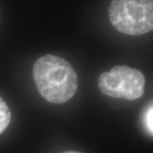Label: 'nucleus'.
Segmentation results:
<instances>
[{
    "label": "nucleus",
    "mask_w": 153,
    "mask_h": 153,
    "mask_svg": "<svg viewBox=\"0 0 153 153\" xmlns=\"http://www.w3.org/2000/svg\"><path fill=\"white\" fill-rule=\"evenodd\" d=\"M33 74L39 94L50 103H66L76 94L78 86L76 71L60 56L40 57L34 63Z\"/></svg>",
    "instance_id": "obj_1"
},
{
    "label": "nucleus",
    "mask_w": 153,
    "mask_h": 153,
    "mask_svg": "<svg viewBox=\"0 0 153 153\" xmlns=\"http://www.w3.org/2000/svg\"><path fill=\"white\" fill-rule=\"evenodd\" d=\"M146 78L141 71L127 66H117L99 76L98 87L105 95L134 100L144 94Z\"/></svg>",
    "instance_id": "obj_3"
},
{
    "label": "nucleus",
    "mask_w": 153,
    "mask_h": 153,
    "mask_svg": "<svg viewBox=\"0 0 153 153\" xmlns=\"http://www.w3.org/2000/svg\"><path fill=\"white\" fill-rule=\"evenodd\" d=\"M64 153H81V152H66Z\"/></svg>",
    "instance_id": "obj_6"
},
{
    "label": "nucleus",
    "mask_w": 153,
    "mask_h": 153,
    "mask_svg": "<svg viewBox=\"0 0 153 153\" xmlns=\"http://www.w3.org/2000/svg\"><path fill=\"white\" fill-rule=\"evenodd\" d=\"M109 18L111 25L123 34H146L153 31V0H112Z\"/></svg>",
    "instance_id": "obj_2"
},
{
    "label": "nucleus",
    "mask_w": 153,
    "mask_h": 153,
    "mask_svg": "<svg viewBox=\"0 0 153 153\" xmlns=\"http://www.w3.org/2000/svg\"><path fill=\"white\" fill-rule=\"evenodd\" d=\"M11 120V112L5 101L0 97V134L7 128Z\"/></svg>",
    "instance_id": "obj_4"
},
{
    "label": "nucleus",
    "mask_w": 153,
    "mask_h": 153,
    "mask_svg": "<svg viewBox=\"0 0 153 153\" xmlns=\"http://www.w3.org/2000/svg\"><path fill=\"white\" fill-rule=\"evenodd\" d=\"M144 119L147 130L153 134V105L146 111Z\"/></svg>",
    "instance_id": "obj_5"
}]
</instances>
